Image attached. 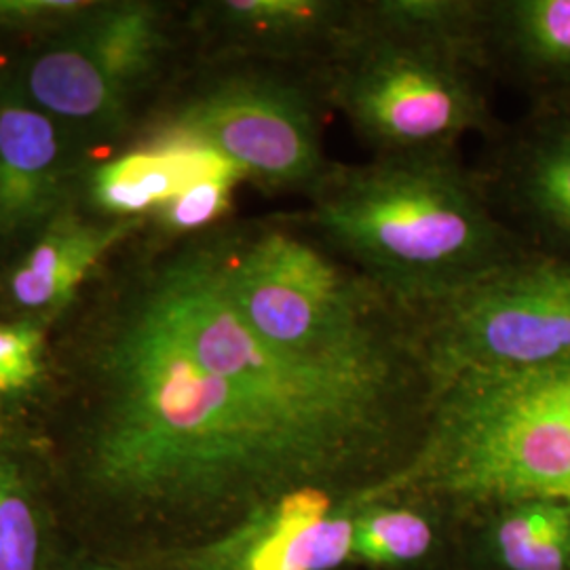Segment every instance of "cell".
<instances>
[{"mask_svg": "<svg viewBox=\"0 0 570 570\" xmlns=\"http://www.w3.org/2000/svg\"><path fill=\"white\" fill-rule=\"evenodd\" d=\"M454 501L570 505V416L522 374H471L435 387L425 444L404 471L357 490L387 501L407 490Z\"/></svg>", "mask_w": 570, "mask_h": 570, "instance_id": "277c9868", "label": "cell"}, {"mask_svg": "<svg viewBox=\"0 0 570 570\" xmlns=\"http://www.w3.org/2000/svg\"><path fill=\"white\" fill-rule=\"evenodd\" d=\"M68 550L49 494L0 454V570H60Z\"/></svg>", "mask_w": 570, "mask_h": 570, "instance_id": "4fadbf2b", "label": "cell"}, {"mask_svg": "<svg viewBox=\"0 0 570 570\" xmlns=\"http://www.w3.org/2000/svg\"><path fill=\"white\" fill-rule=\"evenodd\" d=\"M60 570H150L140 564H131V562H119V560H110V558H100V556H91V553H82V551L68 550Z\"/></svg>", "mask_w": 570, "mask_h": 570, "instance_id": "603a6c76", "label": "cell"}, {"mask_svg": "<svg viewBox=\"0 0 570 570\" xmlns=\"http://www.w3.org/2000/svg\"><path fill=\"white\" fill-rule=\"evenodd\" d=\"M60 140L26 104L0 106V233L37 225L60 199Z\"/></svg>", "mask_w": 570, "mask_h": 570, "instance_id": "8fae6325", "label": "cell"}, {"mask_svg": "<svg viewBox=\"0 0 570 570\" xmlns=\"http://www.w3.org/2000/svg\"><path fill=\"white\" fill-rule=\"evenodd\" d=\"M355 131L383 155L449 150L484 121V104L442 49L367 35L334 87Z\"/></svg>", "mask_w": 570, "mask_h": 570, "instance_id": "52a82bcc", "label": "cell"}, {"mask_svg": "<svg viewBox=\"0 0 570 570\" xmlns=\"http://www.w3.org/2000/svg\"><path fill=\"white\" fill-rule=\"evenodd\" d=\"M81 7V2H70V0H18V2H0V13L30 20L41 16H53V13H68Z\"/></svg>", "mask_w": 570, "mask_h": 570, "instance_id": "7402d4cb", "label": "cell"}, {"mask_svg": "<svg viewBox=\"0 0 570 570\" xmlns=\"http://www.w3.org/2000/svg\"><path fill=\"white\" fill-rule=\"evenodd\" d=\"M161 138L209 148L271 190L313 195L330 176L315 104L279 79L220 82L188 104Z\"/></svg>", "mask_w": 570, "mask_h": 570, "instance_id": "ba28073f", "label": "cell"}, {"mask_svg": "<svg viewBox=\"0 0 570 570\" xmlns=\"http://www.w3.org/2000/svg\"><path fill=\"white\" fill-rule=\"evenodd\" d=\"M370 454L207 372L142 298L100 355L51 505L70 550L144 564Z\"/></svg>", "mask_w": 570, "mask_h": 570, "instance_id": "6da1fadb", "label": "cell"}, {"mask_svg": "<svg viewBox=\"0 0 570 570\" xmlns=\"http://www.w3.org/2000/svg\"><path fill=\"white\" fill-rule=\"evenodd\" d=\"M125 228H129L127 223L100 228L75 220L51 226L16 271L11 279L13 298L28 308L66 303Z\"/></svg>", "mask_w": 570, "mask_h": 570, "instance_id": "7c38bea8", "label": "cell"}, {"mask_svg": "<svg viewBox=\"0 0 570 570\" xmlns=\"http://www.w3.org/2000/svg\"><path fill=\"white\" fill-rule=\"evenodd\" d=\"M237 180H242V174L228 171L190 184L183 193L159 207L165 228L195 230L214 223L228 207L230 193Z\"/></svg>", "mask_w": 570, "mask_h": 570, "instance_id": "d6986e66", "label": "cell"}, {"mask_svg": "<svg viewBox=\"0 0 570 570\" xmlns=\"http://www.w3.org/2000/svg\"><path fill=\"white\" fill-rule=\"evenodd\" d=\"M225 13L244 30L303 47L338 35L348 16L345 4L327 0H230Z\"/></svg>", "mask_w": 570, "mask_h": 570, "instance_id": "e0dca14e", "label": "cell"}, {"mask_svg": "<svg viewBox=\"0 0 570 570\" xmlns=\"http://www.w3.org/2000/svg\"><path fill=\"white\" fill-rule=\"evenodd\" d=\"M315 223L389 298L433 308L508 263L505 237L449 150L330 171Z\"/></svg>", "mask_w": 570, "mask_h": 570, "instance_id": "7a4b0ae2", "label": "cell"}, {"mask_svg": "<svg viewBox=\"0 0 570 570\" xmlns=\"http://www.w3.org/2000/svg\"><path fill=\"white\" fill-rule=\"evenodd\" d=\"M357 501L351 562L367 567H404L425 558L435 530L423 511L391 501Z\"/></svg>", "mask_w": 570, "mask_h": 570, "instance_id": "9a60e30c", "label": "cell"}, {"mask_svg": "<svg viewBox=\"0 0 570 570\" xmlns=\"http://www.w3.org/2000/svg\"><path fill=\"white\" fill-rule=\"evenodd\" d=\"M159 47L161 23L153 7L129 2L104 9L37 58L28 87L32 98L56 115L98 121L121 110Z\"/></svg>", "mask_w": 570, "mask_h": 570, "instance_id": "30bf717a", "label": "cell"}, {"mask_svg": "<svg viewBox=\"0 0 570 570\" xmlns=\"http://www.w3.org/2000/svg\"><path fill=\"white\" fill-rule=\"evenodd\" d=\"M357 501L327 489L284 492L202 543L169 551L150 570H336L351 562Z\"/></svg>", "mask_w": 570, "mask_h": 570, "instance_id": "9c48e42d", "label": "cell"}, {"mask_svg": "<svg viewBox=\"0 0 570 570\" xmlns=\"http://www.w3.org/2000/svg\"><path fill=\"white\" fill-rule=\"evenodd\" d=\"M484 13L482 4L465 0H381L366 9L367 35L428 45L461 60Z\"/></svg>", "mask_w": 570, "mask_h": 570, "instance_id": "5bb4252c", "label": "cell"}, {"mask_svg": "<svg viewBox=\"0 0 570 570\" xmlns=\"http://www.w3.org/2000/svg\"><path fill=\"white\" fill-rule=\"evenodd\" d=\"M505 41L520 63L546 79L570 81V0H515L501 9Z\"/></svg>", "mask_w": 570, "mask_h": 570, "instance_id": "2e32d148", "label": "cell"}, {"mask_svg": "<svg viewBox=\"0 0 570 570\" xmlns=\"http://www.w3.org/2000/svg\"><path fill=\"white\" fill-rule=\"evenodd\" d=\"M218 261L242 317L287 355L364 362L397 353L366 284L303 237L273 228Z\"/></svg>", "mask_w": 570, "mask_h": 570, "instance_id": "5b68a950", "label": "cell"}, {"mask_svg": "<svg viewBox=\"0 0 570 570\" xmlns=\"http://www.w3.org/2000/svg\"><path fill=\"white\" fill-rule=\"evenodd\" d=\"M423 366L433 389L570 357V263H503L429 308Z\"/></svg>", "mask_w": 570, "mask_h": 570, "instance_id": "8992f818", "label": "cell"}, {"mask_svg": "<svg viewBox=\"0 0 570 570\" xmlns=\"http://www.w3.org/2000/svg\"><path fill=\"white\" fill-rule=\"evenodd\" d=\"M524 184L532 207L570 235V119L532 150Z\"/></svg>", "mask_w": 570, "mask_h": 570, "instance_id": "ac0fdd59", "label": "cell"}, {"mask_svg": "<svg viewBox=\"0 0 570 570\" xmlns=\"http://www.w3.org/2000/svg\"><path fill=\"white\" fill-rule=\"evenodd\" d=\"M42 372V334L30 324H0V395L32 387Z\"/></svg>", "mask_w": 570, "mask_h": 570, "instance_id": "ffe728a7", "label": "cell"}, {"mask_svg": "<svg viewBox=\"0 0 570 570\" xmlns=\"http://www.w3.org/2000/svg\"><path fill=\"white\" fill-rule=\"evenodd\" d=\"M142 298L207 372L374 452L387 442L402 381L400 353L364 362H322L268 345L230 301L216 249L171 261Z\"/></svg>", "mask_w": 570, "mask_h": 570, "instance_id": "3957f363", "label": "cell"}, {"mask_svg": "<svg viewBox=\"0 0 570 570\" xmlns=\"http://www.w3.org/2000/svg\"><path fill=\"white\" fill-rule=\"evenodd\" d=\"M522 570H570V505L558 503Z\"/></svg>", "mask_w": 570, "mask_h": 570, "instance_id": "44dd1931", "label": "cell"}]
</instances>
